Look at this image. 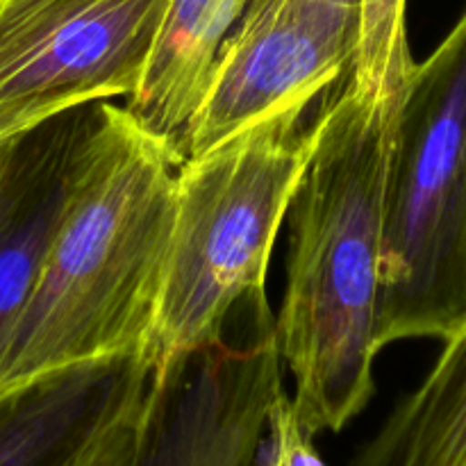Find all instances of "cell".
<instances>
[{"instance_id": "7", "label": "cell", "mask_w": 466, "mask_h": 466, "mask_svg": "<svg viewBox=\"0 0 466 466\" xmlns=\"http://www.w3.org/2000/svg\"><path fill=\"white\" fill-rule=\"evenodd\" d=\"M358 35L360 7L330 0H250L223 41L187 126L185 159L264 118L308 109L349 73Z\"/></svg>"}, {"instance_id": "10", "label": "cell", "mask_w": 466, "mask_h": 466, "mask_svg": "<svg viewBox=\"0 0 466 466\" xmlns=\"http://www.w3.org/2000/svg\"><path fill=\"white\" fill-rule=\"evenodd\" d=\"M250 0H168L144 80L127 98L132 121L159 141L177 164L185 135L223 41Z\"/></svg>"}, {"instance_id": "12", "label": "cell", "mask_w": 466, "mask_h": 466, "mask_svg": "<svg viewBox=\"0 0 466 466\" xmlns=\"http://www.w3.org/2000/svg\"><path fill=\"white\" fill-rule=\"evenodd\" d=\"M414 62L408 39V0H360V35L349 77L380 100H403Z\"/></svg>"}, {"instance_id": "8", "label": "cell", "mask_w": 466, "mask_h": 466, "mask_svg": "<svg viewBox=\"0 0 466 466\" xmlns=\"http://www.w3.org/2000/svg\"><path fill=\"white\" fill-rule=\"evenodd\" d=\"M100 103L55 114L0 144V362L68 208Z\"/></svg>"}, {"instance_id": "5", "label": "cell", "mask_w": 466, "mask_h": 466, "mask_svg": "<svg viewBox=\"0 0 466 466\" xmlns=\"http://www.w3.org/2000/svg\"><path fill=\"white\" fill-rule=\"evenodd\" d=\"M168 0H0V144L80 105L130 98Z\"/></svg>"}, {"instance_id": "9", "label": "cell", "mask_w": 466, "mask_h": 466, "mask_svg": "<svg viewBox=\"0 0 466 466\" xmlns=\"http://www.w3.org/2000/svg\"><path fill=\"white\" fill-rule=\"evenodd\" d=\"M144 350L0 385V466H64L146 385Z\"/></svg>"}, {"instance_id": "1", "label": "cell", "mask_w": 466, "mask_h": 466, "mask_svg": "<svg viewBox=\"0 0 466 466\" xmlns=\"http://www.w3.org/2000/svg\"><path fill=\"white\" fill-rule=\"evenodd\" d=\"M399 107L346 73L314 114L317 139L287 209L291 246L276 344L294 378L291 408L312 440L344 431L376 391L382 218Z\"/></svg>"}, {"instance_id": "6", "label": "cell", "mask_w": 466, "mask_h": 466, "mask_svg": "<svg viewBox=\"0 0 466 466\" xmlns=\"http://www.w3.org/2000/svg\"><path fill=\"white\" fill-rule=\"evenodd\" d=\"M276 317L244 305V341H221L150 373L137 466H280L268 417L282 394Z\"/></svg>"}, {"instance_id": "4", "label": "cell", "mask_w": 466, "mask_h": 466, "mask_svg": "<svg viewBox=\"0 0 466 466\" xmlns=\"http://www.w3.org/2000/svg\"><path fill=\"white\" fill-rule=\"evenodd\" d=\"M466 319V9L417 62L396 118L378 346L449 339Z\"/></svg>"}, {"instance_id": "11", "label": "cell", "mask_w": 466, "mask_h": 466, "mask_svg": "<svg viewBox=\"0 0 466 466\" xmlns=\"http://www.w3.org/2000/svg\"><path fill=\"white\" fill-rule=\"evenodd\" d=\"M353 466H466V319Z\"/></svg>"}, {"instance_id": "14", "label": "cell", "mask_w": 466, "mask_h": 466, "mask_svg": "<svg viewBox=\"0 0 466 466\" xmlns=\"http://www.w3.org/2000/svg\"><path fill=\"white\" fill-rule=\"evenodd\" d=\"M330 3H339V5H350V7H360V0H330Z\"/></svg>"}, {"instance_id": "13", "label": "cell", "mask_w": 466, "mask_h": 466, "mask_svg": "<svg viewBox=\"0 0 466 466\" xmlns=\"http://www.w3.org/2000/svg\"><path fill=\"white\" fill-rule=\"evenodd\" d=\"M148 385L64 466H137L146 431Z\"/></svg>"}, {"instance_id": "3", "label": "cell", "mask_w": 466, "mask_h": 466, "mask_svg": "<svg viewBox=\"0 0 466 466\" xmlns=\"http://www.w3.org/2000/svg\"><path fill=\"white\" fill-rule=\"evenodd\" d=\"M305 114L264 118L177 167L171 239L144 349L153 371L221 341L244 300H268L273 246L317 139V121Z\"/></svg>"}, {"instance_id": "2", "label": "cell", "mask_w": 466, "mask_h": 466, "mask_svg": "<svg viewBox=\"0 0 466 466\" xmlns=\"http://www.w3.org/2000/svg\"><path fill=\"white\" fill-rule=\"evenodd\" d=\"M173 155L109 100L32 294L0 385L146 349L176 208Z\"/></svg>"}]
</instances>
